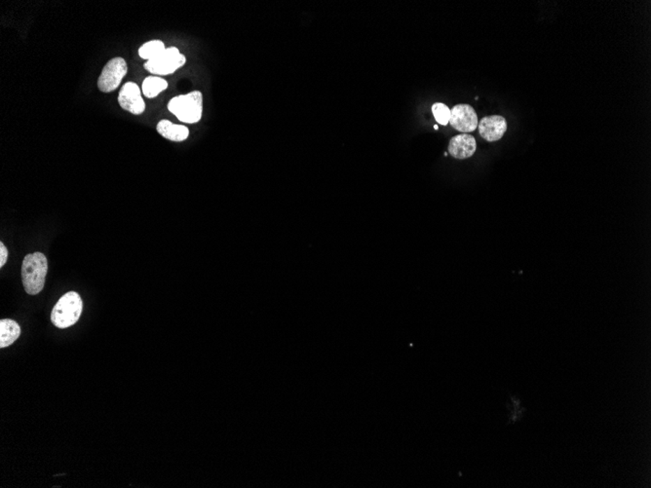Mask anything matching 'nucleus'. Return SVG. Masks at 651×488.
I'll return each mask as SVG.
<instances>
[{
  "instance_id": "nucleus-9",
  "label": "nucleus",
  "mask_w": 651,
  "mask_h": 488,
  "mask_svg": "<svg viewBox=\"0 0 651 488\" xmlns=\"http://www.w3.org/2000/svg\"><path fill=\"white\" fill-rule=\"evenodd\" d=\"M477 149L476 139L468 134H461L449 141V153L454 158L463 160L474 155Z\"/></svg>"
},
{
  "instance_id": "nucleus-15",
  "label": "nucleus",
  "mask_w": 651,
  "mask_h": 488,
  "mask_svg": "<svg viewBox=\"0 0 651 488\" xmlns=\"http://www.w3.org/2000/svg\"><path fill=\"white\" fill-rule=\"evenodd\" d=\"M7 259H8V251H7L3 243L1 242L0 243V267L1 268L6 264Z\"/></svg>"
},
{
  "instance_id": "nucleus-14",
  "label": "nucleus",
  "mask_w": 651,
  "mask_h": 488,
  "mask_svg": "<svg viewBox=\"0 0 651 488\" xmlns=\"http://www.w3.org/2000/svg\"><path fill=\"white\" fill-rule=\"evenodd\" d=\"M432 112H433L435 119L437 120L439 124L446 126L449 123V117H451V109L446 105L442 104V102H436L432 107Z\"/></svg>"
},
{
  "instance_id": "nucleus-3",
  "label": "nucleus",
  "mask_w": 651,
  "mask_h": 488,
  "mask_svg": "<svg viewBox=\"0 0 651 488\" xmlns=\"http://www.w3.org/2000/svg\"><path fill=\"white\" fill-rule=\"evenodd\" d=\"M82 309L83 303L80 294L68 291L54 306L51 321L59 328H70L80 320Z\"/></svg>"
},
{
  "instance_id": "nucleus-12",
  "label": "nucleus",
  "mask_w": 651,
  "mask_h": 488,
  "mask_svg": "<svg viewBox=\"0 0 651 488\" xmlns=\"http://www.w3.org/2000/svg\"><path fill=\"white\" fill-rule=\"evenodd\" d=\"M168 88V82L157 76H149L142 82V93L149 99H154Z\"/></svg>"
},
{
  "instance_id": "nucleus-2",
  "label": "nucleus",
  "mask_w": 651,
  "mask_h": 488,
  "mask_svg": "<svg viewBox=\"0 0 651 488\" xmlns=\"http://www.w3.org/2000/svg\"><path fill=\"white\" fill-rule=\"evenodd\" d=\"M168 109L179 121L197 123L202 119L203 95L200 91H193L186 95H179L169 102Z\"/></svg>"
},
{
  "instance_id": "nucleus-13",
  "label": "nucleus",
  "mask_w": 651,
  "mask_h": 488,
  "mask_svg": "<svg viewBox=\"0 0 651 488\" xmlns=\"http://www.w3.org/2000/svg\"><path fill=\"white\" fill-rule=\"evenodd\" d=\"M165 49V45L161 40H151L144 43L139 49V55L144 60L149 61L160 55Z\"/></svg>"
},
{
  "instance_id": "nucleus-8",
  "label": "nucleus",
  "mask_w": 651,
  "mask_h": 488,
  "mask_svg": "<svg viewBox=\"0 0 651 488\" xmlns=\"http://www.w3.org/2000/svg\"><path fill=\"white\" fill-rule=\"evenodd\" d=\"M479 133L481 138L486 141L493 142L504 136L506 130H507V122L504 117L500 115H491V116L484 117L479 122Z\"/></svg>"
},
{
  "instance_id": "nucleus-10",
  "label": "nucleus",
  "mask_w": 651,
  "mask_h": 488,
  "mask_svg": "<svg viewBox=\"0 0 651 488\" xmlns=\"http://www.w3.org/2000/svg\"><path fill=\"white\" fill-rule=\"evenodd\" d=\"M157 132L163 138L172 142H184L188 138L189 130L184 125L172 123L169 120L163 119L157 124Z\"/></svg>"
},
{
  "instance_id": "nucleus-5",
  "label": "nucleus",
  "mask_w": 651,
  "mask_h": 488,
  "mask_svg": "<svg viewBox=\"0 0 651 488\" xmlns=\"http://www.w3.org/2000/svg\"><path fill=\"white\" fill-rule=\"evenodd\" d=\"M128 71L126 61L123 58H114L105 66L98 80V87L104 93H110L119 88Z\"/></svg>"
},
{
  "instance_id": "nucleus-11",
  "label": "nucleus",
  "mask_w": 651,
  "mask_h": 488,
  "mask_svg": "<svg viewBox=\"0 0 651 488\" xmlns=\"http://www.w3.org/2000/svg\"><path fill=\"white\" fill-rule=\"evenodd\" d=\"M21 327L15 321L10 319L0 321V348L13 344L21 335Z\"/></svg>"
},
{
  "instance_id": "nucleus-1",
  "label": "nucleus",
  "mask_w": 651,
  "mask_h": 488,
  "mask_svg": "<svg viewBox=\"0 0 651 488\" xmlns=\"http://www.w3.org/2000/svg\"><path fill=\"white\" fill-rule=\"evenodd\" d=\"M48 271V261L41 252L24 257L22 264V281L27 293L36 296L43 291Z\"/></svg>"
},
{
  "instance_id": "nucleus-4",
  "label": "nucleus",
  "mask_w": 651,
  "mask_h": 488,
  "mask_svg": "<svg viewBox=\"0 0 651 488\" xmlns=\"http://www.w3.org/2000/svg\"><path fill=\"white\" fill-rule=\"evenodd\" d=\"M186 63V56L178 48H166L157 57L147 61L144 68L151 73L157 75H173L179 68H183Z\"/></svg>"
},
{
  "instance_id": "nucleus-6",
  "label": "nucleus",
  "mask_w": 651,
  "mask_h": 488,
  "mask_svg": "<svg viewBox=\"0 0 651 488\" xmlns=\"http://www.w3.org/2000/svg\"><path fill=\"white\" fill-rule=\"evenodd\" d=\"M449 122L453 128L464 134L475 131L479 124L475 110L470 105L465 104L456 105L453 107Z\"/></svg>"
},
{
  "instance_id": "nucleus-7",
  "label": "nucleus",
  "mask_w": 651,
  "mask_h": 488,
  "mask_svg": "<svg viewBox=\"0 0 651 488\" xmlns=\"http://www.w3.org/2000/svg\"><path fill=\"white\" fill-rule=\"evenodd\" d=\"M120 107L132 114L139 115L146 109V104L141 95V89L134 82H128L123 86L119 96Z\"/></svg>"
}]
</instances>
